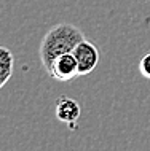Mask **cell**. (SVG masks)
<instances>
[{
    "label": "cell",
    "instance_id": "cell-1",
    "mask_svg": "<svg viewBox=\"0 0 150 151\" xmlns=\"http://www.w3.org/2000/svg\"><path fill=\"white\" fill-rule=\"evenodd\" d=\"M83 38H85L83 32L74 24L61 22L58 26L51 27L45 34L38 48L40 60H42L45 70H48L51 67L53 60L58 56L74 51V48Z\"/></svg>",
    "mask_w": 150,
    "mask_h": 151
},
{
    "label": "cell",
    "instance_id": "cell-2",
    "mask_svg": "<svg viewBox=\"0 0 150 151\" xmlns=\"http://www.w3.org/2000/svg\"><path fill=\"white\" fill-rule=\"evenodd\" d=\"M46 72L51 78L62 81V83L80 76L78 62H77V58L74 56V52H66V54L58 56V58L53 60L51 67Z\"/></svg>",
    "mask_w": 150,
    "mask_h": 151
},
{
    "label": "cell",
    "instance_id": "cell-3",
    "mask_svg": "<svg viewBox=\"0 0 150 151\" xmlns=\"http://www.w3.org/2000/svg\"><path fill=\"white\" fill-rule=\"evenodd\" d=\"M74 56L77 58V62H78V72L80 76L82 75H88L98 67L99 64V50L94 43L88 42L86 38H83L77 46L74 48Z\"/></svg>",
    "mask_w": 150,
    "mask_h": 151
},
{
    "label": "cell",
    "instance_id": "cell-4",
    "mask_svg": "<svg viewBox=\"0 0 150 151\" xmlns=\"http://www.w3.org/2000/svg\"><path fill=\"white\" fill-rule=\"evenodd\" d=\"M80 115H82V108H80V104L75 99L62 96L56 100V118L61 122L67 124L70 129L75 127Z\"/></svg>",
    "mask_w": 150,
    "mask_h": 151
},
{
    "label": "cell",
    "instance_id": "cell-5",
    "mask_svg": "<svg viewBox=\"0 0 150 151\" xmlns=\"http://www.w3.org/2000/svg\"><path fill=\"white\" fill-rule=\"evenodd\" d=\"M13 67H14V58L13 52L8 50L7 46L0 48V88L7 84V81L13 75Z\"/></svg>",
    "mask_w": 150,
    "mask_h": 151
},
{
    "label": "cell",
    "instance_id": "cell-6",
    "mask_svg": "<svg viewBox=\"0 0 150 151\" xmlns=\"http://www.w3.org/2000/svg\"><path fill=\"white\" fill-rule=\"evenodd\" d=\"M139 72L144 78L150 80V52H147V54L139 60Z\"/></svg>",
    "mask_w": 150,
    "mask_h": 151
}]
</instances>
